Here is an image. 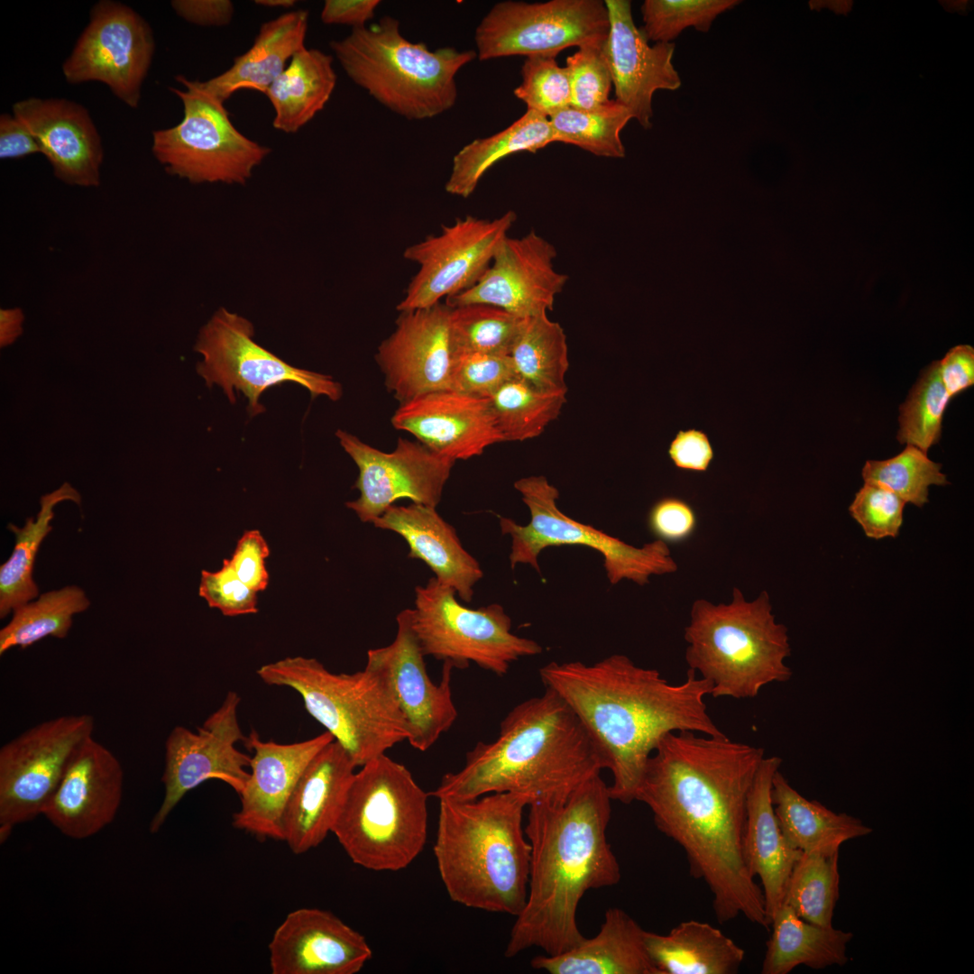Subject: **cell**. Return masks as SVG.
<instances>
[{
  "instance_id": "277c9868",
  "label": "cell",
  "mask_w": 974,
  "mask_h": 974,
  "mask_svg": "<svg viewBox=\"0 0 974 974\" xmlns=\"http://www.w3.org/2000/svg\"><path fill=\"white\" fill-rule=\"evenodd\" d=\"M603 769L583 726L550 689L513 707L491 742H478L464 767L446 774L429 793L439 799L473 800L511 793L533 803L565 801Z\"/></svg>"
},
{
  "instance_id": "ab89813d",
  "label": "cell",
  "mask_w": 974,
  "mask_h": 974,
  "mask_svg": "<svg viewBox=\"0 0 974 974\" xmlns=\"http://www.w3.org/2000/svg\"><path fill=\"white\" fill-rule=\"evenodd\" d=\"M517 377L544 391H567L566 335L547 313L525 317L510 353Z\"/></svg>"
},
{
  "instance_id": "9c48e42d",
  "label": "cell",
  "mask_w": 974,
  "mask_h": 974,
  "mask_svg": "<svg viewBox=\"0 0 974 974\" xmlns=\"http://www.w3.org/2000/svg\"><path fill=\"white\" fill-rule=\"evenodd\" d=\"M428 795L404 765L381 755L354 773L332 833L354 864L405 868L427 841Z\"/></svg>"
},
{
  "instance_id": "f546056e",
  "label": "cell",
  "mask_w": 974,
  "mask_h": 974,
  "mask_svg": "<svg viewBox=\"0 0 974 974\" xmlns=\"http://www.w3.org/2000/svg\"><path fill=\"white\" fill-rule=\"evenodd\" d=\"M375 528L400 535L408 544L409 557L422 560L436 580L470 602L473 586L483 576L479 562L463 547L455 528L435 507L414 503L390 506L372 521Z\"/></svg>"
},
{
  "instance_id": "9f6ffc18",
  "label": "cell",
  "mask_w": 974,
  "mask_h": 974,
  "mask_svg": "<svg viewBox=\"0 0 974 974\" xmlns=\"http://www.w3.org/2000/svg\"><path fill=\"white\" fill-rule=\"evenodd\" d=\"M270 547L258 529L243 533L228 561L236 575L251 589L260 593L269 584L266 559Z\"/></svg>"
},
{
  "instance_id": "4fadbf2b",
  "label": "cell",
  "mask_w": 974,
  "mask_h": 974,
  "mask_svg": "<svg viewBox=\"0 0 974 974\" xmlns=\"http://www.w3.org/2000/svg\"><path fill=\"white\" fill-rule=\"evenodd\" d=\"M253 326L246 318L225 308L218 309L202 327L195 350L203 355L198 374L208 387L220 386L233 404L234 392L248 400L251 417L265 411L260 397L269 388L293 382L307 389L312 398L326 396L338 400L342 386L330 375L292 366L253 340Z\"/></svg>"
},
{
  "instance_id": "be15d7a7",
  "label": "cell",
  "mask_w": 974,
  "mask_h": 974,
  "mask_svg": "<svg viewBox=\"0 0 974 974\" xmlns=\"http://www.w3.org/2000/svg\"><path fill=\"white\" fill-rule=\"evenodd\" d=\"M24 315L21 308H1L0 310V345L2 347L11 345L22 333Z\"/></svg>"
},
{
  "instance_id": "83f0119b",
  "label": "cell",
  "mask_w": 974,
  "mask_h": 974,
  "mask_svg": "<svg viewBox=\"0 0 974 974\" xmlns=\"http://www.w3.org/2000/svg\"><path fill=\"white\" fill-rule=\"evenodd\" d=\"M12 109L37 140L58 179L83 188L100 185L103 145L84 106L66 98L28 97Z\"/></svg>"
},
{
  "instance_id": "c3c4849f",
  "label": "cell",
  "mask_w": 974,
  "mask_h": 974,
  "mask_svg": "<svg viewBox=\"0 0 974 974\" xmlns=\"http://www.w3.org/2000/svg\"><path fill=\"white\" fill-rule=\"evenodd\" d=\"M739 0H645L641 5V32L649 41L672 43L690 27L707 32L721 14Z\"/></svg>"
},
{
  "instance_id": "8fae6325",
  "label": "cell",
  "mask_w": 974,
  "mask_h": 974,
  "mask_svg": "<svg viewBox=\"0 0 974 974\" xmlns=\"http://www.w3.org/2000/svg\"><path fill=\"white\" fill-rule=\"evenodd\" d=\"M176 80L184 89H170L182 102L183 117L152 133L153 156L169 174L194 184H244L271 149L238 131L224 103L195 80L181 75Z\"/></svg>"
},
{
  "instance_id": "681fc988",
  "label": "cell",
  "mask_w": 974,
  "mask_h": 974,
  "mask_svg": "<svg viewBox=\"0 0 974 974\" xmlns=\"http://www.w3.org/2000/svg\"><path fill=\"white\" fill-rule=\"evenodd\" d=\"M522 82L513 93L527 110L547 118L570 106L568 73L554 56L527 57L521 67Z\"/></svg>"
},
{
  "instance_id": "ee69618b",
  "label": "cell",
  "mask_w": 974,
  "mask_h": 974,
  "mask_svg": "<svg viewBox=\"0 0 974 974\" xmlns=\"http://www.w3.org/2000/svg\"><path fill=\"white\" fill-rule=\"evenodd\" d=\"M548 119L555 142L575 145L596 156H625L620 132L632 116L615 99L593 110L569 106Z\"/></svg>"
},
{
  "instance_id": "6f0895ef",
  "label": "cell",
  "mask_w": 974,
  "mask_h": 974,
  "mask_svg": "<svg viewBox=\"0 0 974 974\" xmlns=\"http://www.w3.org/2000/svg\"><path fill=\"white\" fill-rule=\"evenodd\" d=\"M674 465L688 472H706L714 458V449L707 434L696 428L679 430L668 446Z\"/></svg>"
},
{
  "instance_id": "ba28073f",
  "label": "cell",
  "mask_w": 974,
  "mask_h": 974,
  "mask_svg": "<svg viewBox=\"0 0 974 974\" xmlns=\"http://www.w3.org/2000/svg\"><path fill=\"white\" fill-rule=\"evenodd\" d=\"M260 679L289 687L307 712L349 753L357 767L409 737L389 686L367 668L334 673L317 659L288 657L257 669Z\"/></svg>"
},
{
  "instance_id": "bcb514c9",
  "label": "cell",
  "mask_w": 974,
  "mask_h": 974,
  "mask_svg": "<svg viewBox=\"0 0 974 974\" xmlns=\"http://www.w3.org/2000/svg\"><path fill=\"white\" fill-rule=\"evenodd\" d=\"M951 398L941 380L939 361L925 368L899 409L897 440L927 453L942 434Z\"/></svg>"
},
{
  "instance_id": "5b68a950",
  "label": "cell",
  "mask_w": 974,
  "mask_h": 974,
  "mask_svg": "<svg viewBox=\"0 0 974 974\" xmlns=\"http://www.w3.org/2000/svg\"><path fill=\"white\" fill-rule=\"evenodd\" d=\"M528 805L525 797L511 793L439 799L434 853L452 901L492 913H520L530 859L523 827Z\"/></svg>"
},
{
  "instance_id": "7bdbcfd3",
  "label": "cell",
  "mask_w": 974,
  "mask_h": 974,
  "mask_svg": "<svg viewBox=\"0 0 974 974\" xmlns=\"http://www.w3.org/2000/svg\"><path fill=\"white\" fill-rule=\"evenodd\" d=\"M839 852H803L787 881L783 904L803 920L830 927L840 896Z\"/></svg>"
},
{
  "instance_id": "5bb4252c",
  "label": "cell",
  "mask_w": 974,
  "mask_h": 974,
  "mask_svg": "<svg viewBox=\"0 0 974 974\" xmlns=\"http://www.w3.org/2000/svg\"><path fill=\"white\" fill-rule=\"evenodd\" d=\"M609 13L602 0L502 1L474 32L480 60L521 55L554 56L570 47L604 45Z\"/></svg>"
},
{
  "instance_id": "3957f363",
  "label": "cell",
  "mask_w": 974,
  "mask_h": 974,
  "mask_svg": "<svg viewBox=\"0 0 974 974\" xmlns=\"http://www.w3.org/2000/svg\"><path fill=\"white\" fill-rule=\"evenodd\" d=\"M611 800L609 786L597 774L562 803L528 806L527 899L516 915L505 957L532 947L554 956L585 938L576 918L581 899L588 890L614 886L621 878L606 835Z\"/></svg>"
},
{
  "instance_id": "f1b7e54d",
  "label": "cell",
  "mask_w": 974,
  "mask_h": 974,
  "mask_svg": "<svg viewBox=\"0 0 974 974\" xmlns=\"http://www.w3.org/2000/svg\"><path fill=\"white\" fill-rule=\"evenodd\" d=\"M356 767L335 740L310 760L281 817L282 841L293 853L302 854L317 847L332 832Z\"/></svg>"
},
{
  "instance_id": "91938a15",
  "label": "cell",
  "mask_w": 974,
  "mask_h": 974,
  "mask_svg": "<svg viewBox=\"0 0 974 974\" xmlns=\"http://www.w3.org/2000/svg\"><path fill=\"white\" fill-rule=\"evenodd\" d=\"M170 5L183 20L206 27L228 25L234 13L230 0H173Z\"/></svg>"
},
{
  "instance_id": "6da1fadb",
  "label": "cell",
  "mask_w": 974,
  "mask_h": 974,
  "mask_svg": "<svg viewBox=\"0 0 974 974\" xmlns=\"http://www.w3.org/2000/svg\"><path fill=\"white\" fill-rule=\"evenodd\" d=\"M764 750L721 736L665 735L648 758L636 801L685 851L690 874L712 895L720 923L745 916L768 928L761 888L745 865L748 795Z\"/></svg>"
},
{
  "instance_id": "cb8c5ba5",
  "label": "cell",
  "mask_w": 974,
  "mask_h": 974,
  "mask_svg": "<svg viewBox=\"0 0 974 974\" xmlns=\"http://www.w3.org/2000/svg\"><path fill=\"white\" fill-rule=\"evenodd\" d=\"M333 740L325 730L308 740L282 744L262 740L253 730L243 740L253 756L233 825L258 839L282 841L281 817L289 795L310 760Z\"/></svg>"
},
{
  "instance_id": "d4e9b609",
  "label": "cell",
  "mask_w": 974,
  "mask_h": 974,
  "mask_svg": "<svg viewBox=\"0 0 974 974\" xmlns=\"http://www.w3.org/2000/svg\"><path fill=\"white\" fill-rule=\"evenodd\" d=\"M391 424L455 462L480 455L487 447L505 441L489 399L452 390L432 391L401 402L391 417Z\"/></svg>"
},
{
  "instance_id": "e0dca14e",
  "label": "cell",
  "mask_w": 974,
  "mask_h": 974,
  "mask_svg": "<svg viewBox=\"0 0 974 974\" xmlns=\"http://www.w3.org/2000/svg\"><path fill=\"white\" fill-rule=\"evenodd\" d=\"M517 219L510 210L493 219L466 216L404 251L418 265L399 311L432 307L472 287L489 267Z\"/></svg>"
},
{
  "instance_id": "2e32d148",
  "label": "cell",
  "mask_w": 974,
  "mask_h": 974,
  "mask_svg": "<svg viewBox=\"0 0 974 974\" xmlns=\"http://www.w3.org/2000/svg\"><path fill=\"white\" fill-rule=\"evenodd\" d=\"M154 51L153 32L143 17L121 2L101 0L92 6L62 74L69 84L101 82L136 108Z\"/></svg>"
},
{
  "instance_id": "816d5d0a",
  "label": "cell",
  "mask_w": 974,
  "mask_h": 974,
  "mask_svg": "<svg viewBox=\"0 0 974 974\" xmlns=\"http://www.w3.org/2000/svg\"><path fill=\"white\" fill-rule=\"evenodd\" d=\"M518 378L510 355L483 353L454 354L450 390L490 399L502 385Z\"/></svg>"
},
{
  "instance_id": "8992f818",
  "label": "cell",
  "mask_w": 974,
  "mask_h": 974,
  "mask_svg": "<svg viewBox=\"0 0 974 974\" xmlns=\"http://www.w3.org/2000/svg\"><path fill=\"white\" fill-rule=\"evenodd\" d=\"M685 661L712 685L714 698L756 697L767 685L787 682L792 670L787 628L777 623L768 593L745 600L733 588L730 603L694 601L685 629Z\"/></svg>"
},
{
  "instance_id": "d6986e66",
  "label": "cell",
  "mask_w": 974,
  "mask_h": 974,
  "mask_svg": "<svg viewBox=\"0 0 974 974\" xmlns=\"http://www.w3.org/2000/svg\"><path fill=\"white\" fill-rule=\"evenodd\" d=\"M340 445L359 473L354 488L359 497L345 503L363 522L372 523L399 500L436 508L455 461L418 441L400 437L391 452L381 451L338 429Z\"/></svg>"
},
{
  "instance_id": "603a6c76",
  "label": "cell",
  "mask_w": 974,
  "mask_h": 974,
  "mask_svg": "<svg viewBox=\"0 0 974 974\" xmlns=\"http://www.w3.org/2000/svg\"><path fill=\"white\" fill-rule=\"evenodd\" d=\"M610 31L603 52L614 86L616 101L641 127H652V99L657 90L675 91L681 78L673 65L675 44L648 41L633 21L631 2L604 1Z\"/></svg>"
},
{
  "instance_id": "680465c9",
  "label": "cell",
  "mask_w": 974,
  "mask_h": 974,
  "mask_svg": "<svg viewBox=\"0 0 974 974\" xmlns=\"http://www.w3.org/2000/svg\"><path fill=\"white\" fill-rule=\"evenodd\" d=\"M939 372L944 388L951 399L974 383V349L968 345L951 348L939 361Z\"/></svg>"
},
{
  "instance_id": "ffe728a7",
  "label": "cell",
  "mask_w": 974,
  "mask_h": 974,
  "mask_svg": "<svg viewBox=\"0 0 974 974\" xmlns=\"http://www.w3.org/2000/svg\"><path fill=\"white\" fill-rule=\"evenodd\" d=\"M396 620L395 639L388 646L369 649L365 668L389 686L406 721L409 744L426 751L457 718L450 685L454 666L445 661L440 683H433L412 627L410 609L401 611Z\"/></svg>"
},
{
  "instance_id": "e7e4bbea",
  "label": "cell",
  "mask_w": 974,
  "mask_h": 974,
  "mask_svg": "<svg viewBox=\"0 0 974 974\" xmlns=\"http://www.w3.org/2000/svg\"><path fill=\"white\" fill-rule=\"evenodd\" d=\"M255 4L265 7L290 8L295 5V0H257Z\"/></svg>"
},
{
  "instance_id": "f6af8a7d",
  "label": "cell",
  "mask_w": 974,
  "mask_h": 974,
  "mask_svg": "<svg viewBox=\"0 0 974 974\" xmlns=\"http://www.w3.org/2000/svg\"><path fill=\"white\" fill-rule=\"evenodd\" d=\"M450 308L454 354L466 352L510 355L525 317L487 304Z\"/></svg>"
},
{
  "instance_id": "11a10c76",
  "label": "cell",
  "mask_w": 974,
  "mask_h": 974,
  "mask_svg": "<svg viewBox=\"0 0 974 974\" xmlns=\"http://www.w3.org/2000/svg\"><path fill=\"white\" fill-rule=\"evenodd\" d=\"M649 530L657 539L681 543L688 539L697 527V515L692 505L682 498L666 496L657 501L648 516Z\"/></svg>"
},
{
  "instance_id": "7402d4cb",
  "label": "cell",
  "mask_w": 974,
  "mask_h": 974,
  "mask_svg": "<svg viewBox=\"0 0 974 974\" xmlns=\"http://www.w3.org/2000/svg\"><path fill=\"white\" fill-rule=\"evenodd\" d=\"M450 311L441 302L401 311L394 331L379 345L376 362L386 388L400 403L450 390L454 359Z\"/></svg>"
},
{
  "instance_id": "60d3db41",
  "label": "cell",
  "mask_w": 974,
  "mask_h": 974,
  "mask_svg": "<svg viewBox=\"0 0 974 974\" xmlns=\"http://www.w3.org/2000/svg\"><path fill=\"white\" fill-rule=\"evenodd\" d=\"M90 602L85 592L76 586L50 591L13 611L8 624L0 630V655L8 649L27 647L46 638H65L74 614L86 611Z\"/></svg>"
},
{
  "instance_id": "db71d44e",
  "label": "cell",
  "mask_w": 974,
  "mask_h": 974,
  "mask_svg": "<svg viewBox=\"0 0 974 974\" xmlns=\"http://www.w3.org/2000/svg\"><path fill=\"white\" fill-rule=\"evenodd\" d=\"M257 593L236 575L228 558L223 560L222 567L216 571H201L199 596L225 616L258 612Z\"/></svg>"
},
{
  "instance_id": "4316f807",
  "label": "cell",
  "mask_w": 974,
  "mask_h": 974,
  "mask_svg": "<svg viewBox=\"0 0 974 974\" xmlns=\"http://www.w3.org/2000/svg\"><path fill=\"white\" fill-rule=\"evenodd\" d=\"M272 974H355L372 958L365 938L332 913L290 912L269 943Z\"/></svg>"
},
{
  "instance_id": "6125c7cd",
  "label": "cell",
  "mask_w": 974,
  "mask_h": 974,
  "mask_svg": "<svg viewBox=\"0 0 974 974\" xmlns=\"http://www.w3.org/2000/svg\"><path fill=\"white\" fill-rule=\"evenodd\" d=\"M380 4V0H326L320 19L325 24L362 28L374 17Z\"/></svg>"
},
{
  "instance_id": "4dcf8cb0",
  "label": "cell",
  "mask_w": 974,
  "mask_h": 974,
  "mask_svg": "<svg viewBox=\"0 0 974 974\" xmlns=\"http://www.w3.org/2000/svg\"><path fill=\"white\" fill-rule=\"evenodd\" d=\"M782 759L763 758L750 787L742 841L743 859L749 875L761 880L767 916L771 919L783 905L791 871L802 851L784 836L771 801L772 779Z\"/></svg>"
},
{
  "instance_id": "7c38bea8",
  "label": "cell",
  "mask_w": 974,
  "mask_h": 974,
  "mask_svg": "<svg viewBox=\"0 0 974 974\" xmlns=\"http://www.w3.org/2000/svg\"><path fill=\"white\" fill-rule=\"evenodd\" d=\"M455 593L436 577L415 588L411 622L425 656L457 668L473 662L503 675L513 662L543 651L537 641L511 632V619L501 605L471 609L459 603Z\"/></svg>"
},
{
  "instance_id": "9a60e30c",
  "label": "cell",
  "mask_w": 974,
  "mask_h": 974,
  "mask_svg": "<svg viewBox=\"0 0 974 974\" xmlns=\"http://www.w3.org/2000/svg\"><path fill=\"white\" fill-rule=\"evenodd\" d=\"M90 714L59 716L26 730L0 749V840L42 814L72 758L93 734Z\"/></svg>"
},
{
  "instance_id": "f35d334b",
  "label": "cell",
  "mask_w": 974,
  "mask_h": 974,
  "mask_svg": "<svg viewBox=\"0 0 974 974\" xmlns=\"http://www.w3.org/2000/svg\"><path fill=\"white\" fill-rule=\"evenodd\" d=\"M70 500L80 503V495L65 482L58 490L41 498L40 510L35 519L29 518L22 528L9 524L15 536L14 550L0 567V617H6L14 609L31 602L39 594L33 580V567L42 540L52 529L51 521L54 506Z\"/></svg>"
},
{
  "instance_id": "74e56055",
  "label": "cell",
  "mask_w": 974,
  "mask_h": 974,
  "mask_svg": "<svg viewBox=\"0 0 974 974\" xmlns=\"http://www.w3.org/2000/svg\"><path fill=\"white\" fill-rule=\"evenodd\" d=\"M551 142L555 140L549 119L527 110L506 129L464 146L453 158L446 191L466 198L487 170L501 160L519 152H536Z\"/></svg>"
},
{
  "instance_id": "7a4b0ae2",
  "label": "cell",
  "mask_w": 974,
  "mask_h": 974,
  "mask_svg": "<svg viewBox=\"0 0 974 974\" xmlns=\"http://www.w3.org/2000/svg\"><path fill=\"white\" fill-rule=\"evenodd\" d=\"M539 675L583 726L603 769L611 773V799L624 804L636 801L647 761L665 735L680 730L724 735L704 702L712 684L690 668L684 682L671 685L657 670L615 654L591 665L550 662Z\"/></svg>"
},
{
  "instance_id": "e575fe53",
  "label": "cell",
  "mask_w": 974,
  "mask_h": 974,
  "mask_svg": "<svg viewBox=\"0 0 974 974\" xmlns=\"http://www.w3.org/2000/svg\"><path fill=\"white\" fill-rule=\"evenodd\" d=\"M771 801L784 836L802 852L832 855L844 842L872 832L860 819L804 797L779 769L772 779Z\"/></svg>"
},
{
  "instance_id": "94428289",
  "label": "cell",
  "mask_w": 974,
  "mask_h": 974,
  "mask_svg": "<svg viewBox=\"0 0 974 974\" xmlns=\"http://www.w3.org/2000/svg\"><path fill=\"white\" fill-rule=\"evenodd\" d=\"M41 153V147L27 126L14 114L0 115V158L20 159Z\"/></svg>"
},
{
  "instance_id": "836d02e7",
  "label": "cell",
  "mask_w": 974,
  "mask_h": 974,
  "mask_svg": "<svg viewBox=\"0 0 974 974\" xmlns=\"http://www.w3.org/2000/svg\"><path fill=\"white\" fill-rule=\"evenodd\" d=\"M645 945L657 974H734L745 951L720 929L681 922L667 934L646 931Z\"/></svg>"
},
{
  "instance_id": "f5cc1de1",
  "label": "cell",
  "mask_w": 974,
  "mask_h": 974,
  "mask_svg": "<svg viewBox=\"0 0 974 974\" xmlns=\"http://www.w3.org/2000/svg\"><path fill=\"white\" fill-rule=\"evenodd\" d=\"M905 502L888 488L865 482L849 507L865 535L875 539L899 534Z\"/></svg>"
},
{
  "instance_id": "484cf974",
  "label": "cell",
  "mask_w": 974,
  "mask_h": 974,
  "mask_svg": "<svg viewBox=\"0 0 974 974\" xmlns=\"http://www.w3.org/2000/svg\"><path fill=\"white\" fill-rule=\"evenodd\" d=\"M123 785L120 761L90 736L75 753L42 815L67 837L89 838L115 819Z\"/></svg>"
},
{
  "instance_id": "1f68e13d",
  "label": "cell",
  "mask_w": 974,
  "mask_h": 974,
  "mask_svg": "<svg viewBox=\"0 0 974 974\" xmlns=\"http://www.w3.org/2000/svg\"><path fill=\"white\" fill-rule=\"evenodd\" d=\"M645 933L625 911L611 907L594 937L557 955H538L530 965L550 974H657Z\"/></svg>"
},
{
  "instance_id": "d6a6232c",
  "label": "cell",
  "mask_w": 974,
  "mask_h": 974,
  "mask_svg": "<svg viewBox=\"0 0 974 974\" xmlns=\"http://www.w3.org/2000/svg\"><path fill=\"white\" fill-rule=\"evenodd\" d=\"M308 12L296 10L264 23L252 47L234 60L225 72L197 86L225 103L235 92L251 89L265 94L288 66V61L305 48Z\"/></svg>"
},
{
  "instance_id": "7dc6e473",
  "label": "cell",
  "mask_w": 974,
  "mask_h": 974,
  "mask_svg": "<svg viewBox=\"0 0 974 974\" xmlns=\"http://www.w3.org/2000/svg\"><path fill=\"white\" fill-rule=\"evenodd\" d=\"M942 464L928 458L925 452L906 445L897 455L881 461H867L862 468L864 482L883 485L897 494L905 503L923 507L928 502L931 485H946Z\"/></svg>"
},
{
  "instance_id": "ac0fdd59",
  "label": "cell",
  "mask_w": 974,
  "mask_h": 974,
  "mask_svg": "<svg viewBox=\"0 0 974 974\" xmlns=\"http://www.w3.org/2000/svg\"><path fill=\"white\" fill-rule=\"evenodd\" d=\"M240 701L238 694L230 691L197 731L176 726L170 732L165 743V767L161 777L165 793L151 821L152 833L161 828L189 791L207 780H221L238 795L242 793L250 777L247 767H250L251 757L235 746L245 738L238 720Z\"/></svg>"
},
{
  "instance_id": "f907efd6",
  "label": "cell",
  "mask_w": 974,
  "mask_h": 974,
  "mask_svg": "<svg viewBox=\"0 0 974 974\" xmlns=\"http://www.w3.org/2000/svg\"><path fill=\"white\" fill-rule=\"evenodd\" d=\"M604 45H585L566 59L571 105L593 110L611 101L612 78L603 52Z\"/></svg>"
},
{
  "instance_id": "44dd1931",
  "label": "cell",
  "mask_w": 974,
  "mask_h": 974,
  "mask_svg": "<svg viewBox=\"0 0 974 974\" xmlns=\"http://www.w3.org/2000/svg\"><path fill=\"white\" fill-rule=\"evenodd\" d=\"M556 254L555 246L534 230L517 238L508 235L479 280L446 304H487L520 317L547 313L568 280L555 268Z\"/></svg>"
},
{
  "instance_id": "52a82bcc",
  "label": "cell",
  "mask_w": 974,
  "mask_h": 974,
  "mask_svg": "<svg viewBox=\"0 0 974 974\" xmlns=\"http://www.w3.org/2000/svg\"><path fill=\"white\" fill-rule=\"evenodd\" d=\"M330 48L354 84L408 120L433 118L451 109L457 99L456 74L477 58L473 50L430 51L425 43L411 42L391 15L352 29Z\"/></svg>"
},
{
  "instance_id": "30bf717a",
  "label": "cell",
  "mask_w": 974,
  "mask_h": 974,
  "mask_svg": "<svg viewBox=\"0 0 974 974\" xmlns=\"http://www.w3.org/2000/svg\"><path fill=\"white\" fill-rule=\"evenodd\" d=\"M514 488L528 507L530 520L527 525H519L511 519L499 517L501 533L511 538L509 556L511 568L525 564L539 572L538 557L545 548L576 545L602 556L611 584L629 580L642 586L649 583L651 575L677 570L667 544L660 539L636 547L566 516L557 506L558 490L545 476L520 478L514 482Z\"/></svg>"
},
{
  "instance_id": "8d00e7d4",
  "label": "cell",
  "mask_w": 974,
  "mask_h": 974,
  "mask_svg": "<svg viewBox=\"0 0 974 974\" xmlns=\"http://www.w3.org/2000/svg\"><path fill=\"white\" fill-rule=\"evenodd\" d=\"M336 84L333 57L303 48L265 92L275 112L272 125L295 133L321 111Z\"/></svg>"
},
{
  "instance_id": "b9f144b4",
  "label": "cell",
  "mask_w": 974,
  "mask_h": 974,
  "mask_svg": "<svg viewBox=\"0 0 974 974\" xmlns=\"http://www.w3.org/2000/svg\"><path fill=\"white\" fill-rule=\"evenodd\" d=\"M566 391H544L515 378L489 400L505 441H525L540 436L559 416Z\"/></svg>"
},
{
  "instance_id": "d590c367",
  "label": "cell",
  "mask_w": 974,
  "mask_h": 974,
  "mask_svg": "<svg viewBox=\"0 0 974 974\" xmlns=\"http://www.w3.org/2000/svg\"><path fill=\"white\" fill-rule=\"evenodd\" d=\"M771 924L762 974H787L800 965L822 969L849 961L846 951L853 937L850 932L806 922L784 904L774 914Z\"/></svg>"
}]
</instances>
